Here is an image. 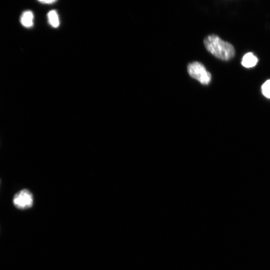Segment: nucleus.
Listing matches in <instances>:
<instances>
[{"label":"nucleus","mask_w":270,"mask_h":270,"mask_svg":"<svg viewBox=\"0 0 270 270\" xmlns=\"http://www.w3.org/2000/svg\"><path fill=\"white\" fill-rule=\"evenodd\" d=\"M34 16L30 10H26L22 12L20 18V22L22 25L27 28L32 26L34 24Z\"/></svg>","instance_id":"20e7f679"},{"label":"nucleus","mask_w":270,"mask_h":270,"mask_svg":"<svg viewBox=\"0 0 270 270\" xmlns=\"http://www.w3.org/2000/svg\"><path fill=\"white\" fill-rule=\"evenodd\" d=\"M49 24L54 28H58L60 20L57 12L54 10H50L48 14Z\"/></svg>","instance_id":"423d86ee"},{"label":"nucleus","mask_w":270,"mask_h":270,"mask_svg":"<svg viewBox=\"0 0 270 270\" xmlns=\"http://www.w3.org/2000/svg\"><path fill=\"white\" fill-rule=\"evenodd\" d=\"M187 70L190 76L202 84H208L211 80V74L204 66L200 62H194L189 64Z\"/></svg>","instance_id":"f03ea898"},{"label":"nucleus","mask_w":270,"mask_h":270,"mask_svg":"<svg viewBox=\"0 0 270 270\" xmlns=\"http://www.w3.org/2000/svg\"><path fill=\"white\" fill-rule=\"evenodd\" d=\"M261 89L262 94L270 98V80H267L262 84Z\"/></svg>","instance_id":"0eeeda50"},{"label":"nucleus","mask_w":270,"mask_h":270,"mask_svg":"<svg viewBox=\"0 0 270 270\" xmlns=\"http://www.w3.org/2000/svg\"><path fill=\"white\" fill-rule=\"evenodd\" d=\"M204 42L207 50L221 60H230L235 55L233 46L216 34L207 36L204 39Z\"/></svg>","instance_id":"f257e3e1"},{"label":"nucleus","mask_w":270,"mask_h":270,"mask_svg":"<svg viewBox=\"0 0 270 270\" xmlns=\"http://www.w3.org/2000/svg\"><path fill=\"white\" fill-rule=\"evenodd\" d=\"M34 198L32 194L26 189H23L16 193L13 198V204L18 209L24 210L32 206Z\"/></svg>","instance_id":"7ed1b4c3"},{"label":"nucleus","mask_w":270,"mask_h":270,"mask_svg":"<svg viewBox=\"0 0 270 270\" xmlns=\"http://www.w3.org/2000/svg\"><path fill=\"white\" fill-rule=\"evenodd\" d=\"M258 62V58L252 52H249L244 56L241 64L243 66L250 68L254 66Z\"/></svg>","instance_id":"39448f33"},{"label":"nucleus","mask_w":270,"mask_h":270,"mask_svg":"<svg viewBox=\"0 0 270 270\" xmlns=\"http://www.w3.org/2000/svg\"><path fill=\"white\" fill-rule=\"evenodd\" d=\"M39 2H41V3H42V4H52V3H54V2H56V0H38Z\"/></svg>","instance_id":"6e6552de"}]
</instances>
